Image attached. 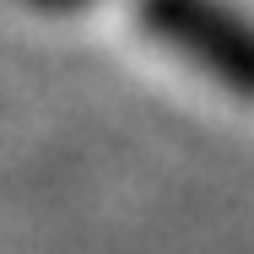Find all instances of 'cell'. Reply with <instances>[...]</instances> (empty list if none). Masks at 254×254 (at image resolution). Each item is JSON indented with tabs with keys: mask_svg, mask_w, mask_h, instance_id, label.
<instances>
[{
	"mask_svg": "<svg viewBox=\"0 0 254 254\" xmlns=\"http://www.w3.org/2000/svg\"><path fill=\"white\" fill-rule=\"evenodd\" d=\"M135 27L200 81L254 103V11L238 0H135Z\"/></svg>",
	"mask_w": 254,
	"mask_h": 254,
	"instance_id": "obj_1",
	"label": "cell"
},
{
	"mask_svg": "<svg viewBox=\"0 0 254 254\" xmlns=\"http://www.w3.org/2000/svg\"><path fill=\"white\" fill-rule=\"evenodd\" d=\"M27 11H44V16H70V11H87L98 0H22Z\"/></svg>",
	"mask_w": 254,
	"mask_h": 254,
	"instance_id": "obj_2",
	"label": "cell"
}]
</instances>
